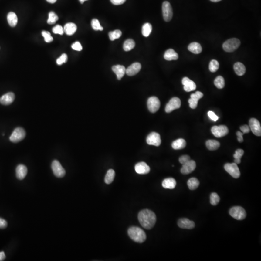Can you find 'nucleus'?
Returning <instances> with one entry per match:
<instances>
[{
	"instance_id": "nucleus-43",
	"label": "nucleus",
	"mask_w": 261,
	"mask_h": 261,
	"mask_svg": "<svg viewBox=\"0 0 261 261\" xmlns=\"http://www.w3.org/2000/svg\"><path fill=\"white\" fill-rule=\"evenodd\" d=\"M67 60V55L65 53H63L59 58L57 59L56 63L58 65H61L63 63H66Z\"/></svg>"
},
{
	"instance_id": "nucleus-7",
	"label": "nucleus",
	"mask_w": 261,
	"mask_h": 261,
	"mask_svg": "<svg viewBox=\"0 0 261 261\" xmlns=\"http://www.w3.org/2000/svg\"><path fill=\"white\" fill-rule=\"evenodd\" d=\"M224 169L227 173L235 178H238L240 176V172L237 164L236 163L226 164L224 166Z\"/></svg>"
},
{
	"instance_id": "nucleus-53",
	"label": "nucleus",
	"mask_w": 261,
	"mask_h": 261,
	"mask_svg": "<svg viewBox=\"0 0 261 261\" xmlns=\"http://www.w3.org/2000/svg\"><path fill=\"white\" fill-rule=\"evenodd\" d=\"M46 1L49 2L50 4H54L57 1V0H46Z\"/></svg>"
},
{
	"instance_id": "nucleus-31",
	"label": "nucleus",
	"mask_w": 261,
	"mask_h": 261,
	"mask_svg": "<svg viewBox=\"0 0 261 261\" xmlns=\"http://www.w3.org/2000/svg\"><path fill=\"white\" fill-rule=\"evenodd\" d=\"M115 177V172L114 170L111 169L108 170L104 178V182L106 184H111L114 181Z\"/></svg>"
},
{
	"instance_id": "nucleus-6",
	"label": "nucleus",
	"mask_w": 261,
	"mask_h": 261,
	"mask_svg": "<svg viewBox=\"0 0 261 261\" xmlns=\"http://www.w3.org/2000/svg\"><path fill=\"white\" fill-rule=\"evenodd\" d=\"M51 168L55 176L57 178H61L65 176L66 173L65 169L63 168V167L61 165V163H59L58 161L55 160L52 161Z\"/></svg>"
},
{
	"instance_id": "nucleus-12",
	"label": "nucleus",
	"mask_w": 261,
	"mask_h": 261,
	"mask_svg": "<svg viewBox=\"0 0 261 261\" xmlns=\"http://www.w3.org/2000/svg\"><path fill=\"white\" fill-rule=\"evenodd\" d=\"M147 142L148 145L153 146H160L161 144L160 135L156 132H152L148 134L147 138Z\"/></svg>"
},
{
	"instance_id": "nucleus-15",
	"label": "nucleus",
	"mask_w": 261,
	"mask_h": 261,
	"mask_svg": "<svg viewBox=\"0 0 261 261\" xmlns=\"http://www.w3.org/2000/svg\"><path fill=\"white\" fill-rule=\"evenodd\" d=\"M195 168V162L194 161L190 160L187 163L183 164L182 167L181 169V173L184 175L189 174L193 172Z\"/></svg>"
},
{
	"instance_id": "nucleus-35",
	"label": "nucleus",
	"mask_w": 261,
	"mask_h": 261,
	"mask_svg": "<svg viewBox=\"0 0 261 261\" xmlns=\"http://www.w3.org/2000/svg\"><path fill=\"white\" fill-rule=\"evenodd\" d=\"M244 151L242 149H237L236 151L235 154H234V163L236 164H239L241 163V158L242 156L243 155Z\"/></svg>"
},
{
	"instance_id": "nucleus-51",
	"label": "nucleus",
	"mask_w": 261,
	"mask_h": 261,
	"mask_svg": "<svg viewBox=\"0 0 261 261\" xmlns=\"http://www.w3.org/2000/svg\"><path fill=\"white\" fill-rule=\"evenodd\" d=\"M110 1L113 5H119L124 4L126 0H110Z\"/></svg>"
},
{
	"instance_id": "nucleus-21",
	"label": "nucleus",
	"mask_w": 261,
	"mask_h": 261,
	"mask_svg": "<svg viewBox=\"0 0 261 261\" xmlns=\"http://www.w3.org/2000/svg\"><path fill=\"white\" fill-rule=\"evenodd\" d=\"M27 168L23 164H19L17 166L15 169V174L17 178L19 180H22L25 178L27 174Z\"/></svg>"
},
{
	"instance_id": "nucleus-46",
	"label": "nucleus",
	"mask_w": 261,
	"mask_h": 261,
	"mask_svg": "<svg viewBox=\"0 0 261 261\" xmlns=\"http://www.w3.org/2000/svg\"><path fill=\"white\" fill-rule=\"evenodd\" d=\"M190 160V157L187 155H185L181 156L179 158V161L181 164H184L187 163L188 161H189Z\"/></svg>"
},
{
	"instance_id": "nucleus-50",
	"label": "nucleus",
	"mask_w": 261,
	"mask_h": 261,
	"mask_svg": "<svg viewBox=\"0 0 261 261\" xmlns=\"http://www.w3.org/2000/svg\"><path fill=\"white\" fill-rule=\"evenodd\" d=\"M236 135L237 137V140L239 141V142L242 143L243 141V135L244 134L242 132H240V131H237L236 132Z\"/></svg>"
},
{
	"instance_id": "nucleus-28",
	"label": "nucleus",
	"mask_w": 261,
	"mask_h": 261,
	"mask_svg": "<svg viewBox=\"0 0 261 261\" xmlns=\"http://www.w3.org/2000/svg\"><path fill=\"white\" fill-rule=\"evenodd\" d=\"M186 146V142L182 138H179L173 142L172 144V148L174 150H181L185 147Z\"/></svg>"
},
{
	"instance_id": "nucleus-16",
	"label": "nucleus",
	"mask_w": 261,
	"mask_h": 261,
	"mask_svg": "<svg viewBox=\"0 0 261 261\" xmlns=\"http://www.w3.org/2000/svg\"><path fill=\"white\" fill-rule=\"evenodd\" d=\"M135 171L137 173L140 175L147 174L150 172V168L145 162L142 161L135 165Z\"/></svg>"
},
{
	"instance_id": "nucleus-41",
	"label": "nucleus",
	"mask_w": 261,
	"mask_h": 261,
	"mask_svg": "<svg viewBox=\"0 0 261 261\" xmlns=\"http://www.w3.org/2000/svg\"><path fill=\"white\" fill-rule=\"evenodd\" d=\"M91 26L95 31H103V28L100 25L99 20L96 19H93L91 20Z\"/></svg>"
},
{
	"instance_id": "nucleus-49",
	"label": "nucleus",
	"mask_w": 261,
	"mask_h": 261,
	"mask_svg": "<svg viewBox=\"0 0 261 261\" xmlns=\"http://www.w3.org/2000/svg\"><path fill=\"white\" fill-rule=\"evenodd\" d=\"M7 226V222L6 220L0 218V229H4Z\"/></svg>"
},
{
	"instance_id": "nucleus-4",
	"label": "nucleus",
	"mask_w": 261,
	"mask_h": 261,
	"mask_svg": "<svg viewBox=\"0 0 261 261\" xmlns=\"http://www.w3.org/2000/svg\"><path fill=\"white\" fill-rule=\"evenodd\" d=\"M229 214L233 218L237 220H244L247 215L244 209L239 206L232 208L229 210Z\"/></svg>"
},
{
	"instance_id": "nucleus-1",
	"label": "nucleus",
	"mask_w": 261,
	"mask_h": 261,
	"mask_svg": "<svg viewBox=\"0 0 261 261\" xmlns=\"http://www.w3.org/2000/svg\"><path fill=\"white\" fill-rule=\"evenodd\" d=\"M138 219L144 228L150 230L154 226L156 222V216L153 211L146 209L139 212Z\"/></svg>"
},
{
	"instance_id": "nucleus-22",
	"label": "nucleus",
	"mask_w": 261,
	"mask_h": 261,
	"mask_svg": "<svg viewBox=\"0 0 261 261\" xmlns=\"http://www.w3.org/2000/svg\"><path fill=\"white\" fill-rule=\"evenodd\" d=\"M112 70L117 75V80H120L126 73V68L121 65H116L112 67Z\"/></svg>"
},
{
	"instance_id": "nucleus-20",
	"label": "nucleus",
	"mask_w": 261,
	"mask_h": 261,
	"mask_svg": "<svg viewBox=\"0 0 261 261\" xmlns=\"http://www.w3.org/2000/svg\"><path fill=\"white\" fill-rule=\"evenodd\" d=\"M141 65L138 63H135L131 64L126 69V73L129 76H133L140 71Z\"/></svg>"
},
{
	"instance_id": "nucleus-29",
	"label": "nucleus",
	"mask_w": 261,
	"mask_h": 261,
	"mask_svg": "<svg viewBox=\"0 0 261 261\" xmlns=\"http://www.w3.org/2000/svg\"><path fill=\"white\" fill-rule=\"evenodd\" d=\"M7 19L9 25L12 27H14L17 25L18 19L15 13L13 12H9L7 15Z\"/></svg>"
},
{
	"instance_id": "nucleus-9",
	"label": "nucleus",
	"mask_w": 261,
	"mask_h": 261,
	"mask_svg": "<svg viewBox=\"0 0 261 261\" xmlns=\"http://www.w3.org/2000/svg\"><path fill=\"white\" fill-rule=\"evenodd\" d=\"M148 110L151 113H155L159 110L160 107V101L155 96L149 98L147 102Z\"/></svg>"
},
{
	"instance_id": "nucleus-5",
	"label": "nucleus",
	"mask_w": 261,
	"mask_h": 261,
	"mask_svg": "<svg viewBox=\"0 0 261 261\" xmlns=\"http://www.w3.org/2000/svg\"><path fill=\"white\" fill-rule=\"evenodd\" d=\"M25 136V130L21 127H17L12 133L9 139L13 143L19 142L24 139Z\"/></svg>"
},
{
	"instance_id": "nucleus-8",
	"label": "nucleus",
	"mask_w": 261,
	"mask_h": 261,
	"mask_svg": "<svg viewBox=\"0 0 261 261\" xmlns=\"http://www.w3.org/2000/svg\"><path fill=\"white\" fill-rule=\"evenodd\" d=\"M162 11L164 20L165 22H170L173 17V9L169 2L164 1L162 5Z\"/></svg>"
},
{
	"instance_id": "nucleus-3",
	"label": "nucleus",
	"mask_w": 261,
	"mask_h": 261,
	"mask_svg": "<svg viewBox=\"0 0 261 261\" xmlns=\"http://www.w3.org/2000/svg\"><path fill=\"white\" fill-rule=\"evenodd\" d=\"M240 45V41L237 38H231L226 41L222 45L223 50L226 52H233L237 49Z\"/></svg>"
},
{
	"instance_id": "nucleus-27",
	"label": "nucleus",
	"mask_w": 261,
	"mask_h": 261,
	"mask_svg": "<svg viewBox=\"0 0 261 261\" xmlns=\"http://www.w3.org/2000/svg\"><path fill=\"white\" fill-rule=\"evenodd\" d=\"M188 50L195 54L200 53L202 51V48L200 44L197 42H193L188 46Z\"/></svg>"
},
{
	"instance_id": "nucleus-38",
	"label": "nucleus",
	"mask_w": 261,
	"mask_h": 261,
	"mask_svg": "<svg viewBox=\"0 0 261 261\" xmlns=\"http://www.w3.org/2000/svg\"><path fill=\"white\" fill-rule=\"evenodd\" d=\"M122 35V32L121 31L119 30H116L113 32H109L108 36H109V39L111 41H114L115 39H118Z\"/></svg>"
},
{
	"instance_id": "nucleus-34",
	"label": "nucleus",
	"mask_w": 261,
	"mask_h": 261,
	"mask_svg": "<svg viewBox=\"0 0 261 261\" xmlns=\"http://www.w3.org/2000/svg\"><path fill=\"white\" fill-rule=\"evenodd\" d=\"M135 46V42L133 39H127L124 42V51H129L133 49Z\"/></svg>"
},
{
	"instance_id": "nucleus-10",
	"label": "nucleus",
	"mask_w": 261,
	"mask_h": 261,
	"mask_svg": "<svg viewBox=\"0 0 261 261\" xmlns=\"http://www.w3.org/2000/svg\"><path fill=\"white\" fill-rule=\"evenodd\" d=\"M211 132L216 137L220 138L228 134L229 130L227 127L225 125L214 126L211 128Z\"/></svg>"
},
{
	"instance_id": "nucleus-37",
	"label": "nucleus",
	"mask_w": 261,
	"mask_h": 261,
	"mask_svg": "<svg viewBox=\"0 0 261 261\" xmlns=\"http://www.w3.org/2000/svg\"><path fill=\"white\" fill-rule=\"evenodd\" d=\"M58 19V16L54 12L51 11L49 13V19H48L47 22L49 24L52 25V24H54Z\"/></svg>"
},
{
	"instance_id": "nucleus-47",
	"label": "nucleus",
	"mask_w": 261,
	"mask_h": 261,
	"mask_svg": "<svg viewBox=\"0 0 261 261\" xmlns=\"http://www.w3.org/2000/svg\"><path fill=\"white\" fill-rule=\"evenodd\" d=\"M208 116L212 120L214 121H217L219 119V117L217 116L216 115L214 112L212 111H209L208 112Z\"/></svg>"
},
{
	"instance_id": "nucleus-23",
	"label": "nucleus",
	"mask_w": 261,
	"mask_h": 261,
	"mask_svg": "<svg viewBox=\"0 0 261 261\" xmlns=\"http://www.w3.org/2000/svg\"><path fill=\"white\" fill-rule=\"evenodd\" d=\"M63 30L64 32L68 36H72L76 32L77 26L74 23H68L64 26Z\"/></svg>"
},
{
	"instance_id": "nucleus-39",
	"label": "nucleus",
	"mask_w": 261,
	"mask_h": 261,
	"mask_svg": "<svg viewBox=\"0 0 261 261\" xmlns=\"http://www.w3.org/2000/svg\"><path fill=\"white\" fill-rule=\"evenodd\" d=\"M219 68V63L217 60L212 59L209 63V69L211 72H215L218 70Z\"/></svg>"
},
{
	"instance_id": "nucleus-26",
	"label": "nucleus",
	"mask_w": 261,
	"mask_h": 261,
	"mask_svg": "<svg viewBox=\"0 0 261 261\" xmlns=\"http://www.w3.org/2000/svg\"><path fill=\"white\" fill-rule=\"evenodd\" d=\"M234 69L236 75L239 76H242L246 72V67L243 63L237 62L234 65Z\"/></svg>"
},
{
	"instance_id": "nucleus-18",
	"label": "nucleus",
	"mask_w": 261,
	"mask_h": 261,
	"mask_svg": "<svg viewBox=\"0 0 261 261\" xmlns=\"http://www.w3.org/2000/svg\"><path fill=\"white\" fill-rule=\"evenodd\" d=\"M182 83L184 85V90L187 92L195 90L196 88L195 83L188 77H185L183 78Z\"/></svg>"
},
{
	"instance_id": "nucleus-33",
	"label": "nucleus",
	"mask_w": 261,
	"mask_h": 261,
	"mask_svg": "<svg viewBox=\"0 0 261 261\" xmlns=\"http://www.w3.org/2000/svg\"><path fill=\"white\" fill-rule=\"evenodd\" d=\"M152 26L149 23H146L144 24L142 28V33L145 37H148L152 31Z\"/></svg>"
},
{
	"instance_id": "nucleus-19",
	"label": "nucleus",
	"mask_w": 261,
	"mask_h": 261,
	"mask_svg": "<svg viewBox=\"0 0 261 261\" xmlns=\"http://www.w3.org/2000/svg\"><path fill=\"white\" fill-rule=\"evenodd\" d=\"M15 98V95L14 93L10 92L5 94L0 98V103L5 106L9 105L14 102Z\"/></svg>"
},
{
	"instance_id": "nucleus-11",
	"label": "nucleus",
	"mask_w": 261,
	"mask_h": 261,
	"mask_svg": "<svg viewBox=\"0 0 261 261\" xmlns=\"http://www.w3.org/2000/svg\"><path fill=\"white\" fill-rule=\"evenodd\" d=\"M181 106V101L178 97L172 98L167 103L165 107V110L166 113H170L175 109L180 108Z\"/></svg>"
},
{
	"instance_id": "nucleus-24",
	"label": "nucleus",
	"mask_w": 261,
	"mask_h": 261,
	"mask_svg": "<svg viewBox=\"0 0 261 261\" xmlns=\"http://www.w3.org/2000/svg\"><path fill=\"white\" fill-rule=\"evenodd\" d=\"M164 58L167 61L177 60L178 59V55L174 49H170L164 53Z\"/></svg>"
},
{
	"instance_id": "nucleus-32",
	"label": "nucleus",
	"mask_w": 261,
	"mask_h": 261,
	"mask_svg": "<svg viewBox=\"0 0 261 261\" xmlns=\"http://www.w3.org/2000/svg\"><path fill=\"white\" fill-rule=\"evenodd\" d=\"M199 184V181L195 178H192L187 182L188 186L191 190H195L197 189Z\"/></svg>"
},
{
	"instance_id": "nucleus-44",
	"label": "nucleus",
	"mask_w": 261,
	"mask_h": 261,
	"mask_svg": "<svg viewBox=\"0 0 261 261\" xmlns=\"http://www.w3.org/2000/svg\"><path fill=\"white\" fill-rule=\"evenodd\" d=\"M52 32L55 34H59L60 35H63L64 33L63 27L59 25H57L54 27L52 29Z\"/></svg>"
},
{
	"instance_id": "nucleus-48",
	"label": "nucleus",
	"mask_w": 261,
	"mask_h": 261,
	"mask_svg": "<svg viewBox=\"0 0 261 261\" xmlns=\"http://www.w3.org/2000/svg\"><path fill=\"white\" fill-rule=\"evenodd\" d=\"M240 129L244 134H246V133H249L250 132V128H249V126H248L247 125H244L241 126Z\"/></svg>"
},
{
	"instance_id": "nucleus-13",
	"label": "nucleus",
	"mask_w": 261,
	"mask_h": 261,
	"mask_svg": "<svg viewBox=\"0 0 261 261\" xmlns=\"http://www.w3.org/2000/svg\"><path fill=\"white\" fill-rule=\"evenodd\" d=\"M249 127L254 134L258 137H261V124L257 119L255 118L250 119L249 121Z\"/></svg>"
},
{
	"instance_id": "nucleus-25",
	"label": "nucleus",
	"mask_w": 261,
	"mask_h": 261,
	"mask_svg": "<svg viewBox=\"0 0 261 261\" xmlns=\"http://www.w3.org/2000/svg\"><path fill=\"white\" fill-rule=\"evenodd\" d=\"M177 182L174 178H165L162 182V186L165 189H173L176 187Z\"/></svg>"
},
{
	"instance_id": "nucleus-17",
	"label": "nucleus",
	"mask_w": 261,
	"mask_h": 261,
	"mask_svg": "<svg viewBox=\"0 0 261 261\" xmlns=\"http://www.w3.org/2000/svg\"><path fill=\"white\" fill-rule=\"evenodd\" d=\"M178 225L182 229H192L195 227V222L187 218L180 219L178 222Z\"/></svg>"
},
{
	"instance_id": "nucleus-42",
	"label": "nucleus",
	"mask_w": 261,
	"mask_h": 261,
	"mask_svg": "<svg viewBox=\"0 0 261 261\" xmlns=\"http://www.w3.org/2000/svg\"><path fill=\"white\" fill-rule=\"evenodd\" d=\"M42 35L45 39L46 42V43H51V42L53 40V38L51 36L50 32L47 31H43L42 32Z\"/></svg>"
},
{
	"instance_id": "nucleus-14",
	"label": "nucleus",
	"mask_w": 261,
	"mask_h": 261,
	"mask_svg": "<svg viewBox=\"0 0 261 261\" xmlns=\"http://www.w3.org/2000/svg\"><path fill=\"white\" fill-rule=\"evenodd\" d=\"M203 97V94L200 91H197L195 93L192 94L191 98L189 99V106L192 109H195L198 104V101Z\"/></svg>"
},
{
	"instance_id": "nucleus-52",
	"label": "nucleus",
	"mask_w": 261,
	"mask_h": 261,
	"mask_svg": "<svg viewBox=\"0 0 261 261\" xmlns=\"http://www.w3.org/2000/svg\"><path fill=\"white\" fill-rule=\"evenodd\" d=\"M6 258V256L4 252H0V261H4Z\"/></svg>"
},
{
	"instance_id": "nucleus-36",
	"label": "nucleus",
	"mask_w": 261,
	"mask_h": 261,
	"mask_svg": "<svg viewBox=\"0 0 261 261\" xmlns=\"http://www.w3.org/2000/svg\"><path fill=\"white\" fill-rule=\"evenodd\" d=\"M214 83L215 86L219 89H222V88H224V86H225V81H224V78L221 76H218L215 78Z\"/></svg>"
},
{
	"instance_id": "nucleus-45",
	"label": "nucleus",
	"mask_w": 261,
	"mask_h": 261,
	"mask_svg": "<svg viewBox=\"0 0 261 261\" xmlns=\"http://www.w3.org/2000/svg\"><path fill=\"white\" fill-rule=\"evenodd\" d=\"M73 49L76 51H80L82 50V46L80 43L78 41L76 42L72 45Z\"/></svg>"
},
{
	"instance_id": "nucleus-55",
	"label": "nucleus",
	"mask_w": 261,
	"mask_h": 261,
	"mask_svg": "<svg viewBox=\"0 0 261 261\" xmlns=\"http://www.w3.org/2000/svg\"><path fill=\"white\" fill-rule=\"evenodd\" d=\"M79 1H80V2L81 4H83V3L85 1H87V0H79Z\"/></svg>"
},
{
	"instance_id": "nucleus-40",
	"label": "nucleus",
	"mask_w": 261,
	"mask_h": 261,
	"mask_svg": "<svg viewBox=\"0 0 261 261\" xmlns=\"http://www.w3.org/2000/svg\"><path fill=\"white\" fill-rule=\"evenodd\" d=\"M220 198L217 194L213 192L210 196V202L212 205H216L219 203Z\"/></svg>"
},
{
	"instance_id": "nucleus-30",
	"label": "nucleus",
	"mask_w": 261,
	"mask_h": 261,
	"mask_svg": "<svg viewBox=\"0 0 261 261\" xmlns=\"http://www.w3.org/2000/svg\"><path fill=\"white\" fill-rule=\"evenodd\" d=\"M207 148L210 151H215L220 147L219 142L215 140H208L206 142Z\"/></svg>"
},
{
	"instance_id": "nucleus-54",
	"label": "nucleus",
	"mask_w": 261,
	"mask_h": 261,
	"mask_svg": "<svg viewBox=\"0 0 261 261\" xmlns=\"http://www.w3.org/2000/svg\"><path fill=\"white\" fill-rule=\"evenodd\" d=\"M211 2H218L221 1L222 0H210Z\"/></svg>"
},
{
	"instance_id": "nucleus-2",
	"label": "nucleus",
	"mask_w": 261,
	"mask_h": 261,
	"mask_svg": "<svg viewBox=\"0 0 261 261\" xmlns=\"http://www.w3.org/2000/svg\"><path fill=\"white\" fill-rule=\"evenodd\" d=\"M128 234L130 239L134 242L142 243L147 239L145 232L138 227H131L128 230Z\"/></svg>"
}]
</instances>
